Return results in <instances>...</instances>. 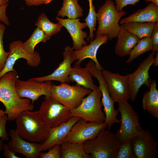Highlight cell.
I'll use <instances>...</instances> for the list:
<instances>
[{"label":"cell","instance_id":"2e32d148","mask_svg":"<svg viewBox=\"0 0 158 158\" xmlns=\"http://www.w3.org/2000/svg\"><path fill=\"white\" fill-rule=\"evenodd\" d=\"M158 142L148 130H144L132 139L133 150L135 158H154L157 155Z\"/></svg>","mask_w":158,"mask_h":158},{"label":"cell","instance_id":"603a6c76","mask_svg":"<svg viewBox=\"0 0 158 158\" xmlns=\"http://www.w3.org/2000/svg\"><path fill=\"white\" fill-rule=\"evenodd\" d=\"M92 77L86 66L82 67L81 63L75 62L71 69L68 78L70 82H75L76 84L92 90L97 86L94 84Z\"/></svg>","mask_w":158,"mask_h":158},{"label":"cell","instance_id":"277c9868","mask_svg":"<svg viewBox=\"0 0 158 158\" xmlns=\"http://www.w3.org/2000/svg\"><path fill=\"white\" fill-rule=\"evenodd\" d=\"M83 144L85 152L92 158H115L120 145L115 134L106 129L101 130L94 139Z\"/></svg>","mask_w":158,"mask_h":158},{"label":"cell","instance_id":"ee69618b","mask_svg":"<svg viewBox=\"0 0 158 158\" xmlns=\"http://www.w3.org/2000/svg\"><path fill=\"white\" fill-rule=\"evenodd\" d=\"M145 2H151L158 6V0H145Z\"/></svg>","mask_w":158,"mask_h":158},{"label":"cell","instance_id":"6da1fadb","mask_svg":"<svg viewBox=\"0 0 158 158\" xmlns=\"http://www.w3.org/2000/svg\"><path fill=\"white\" fill-rule=\"evenodd\" d=\"M18 78L15 71L8 72L0 78V101L5 107L9 121L15 120L21 112L32 111L34 108L30 99L21 98L18 95L15 84Z\"/></svg>","mask_w":158,"mask_h":158},{"label":"cell","instance_id":"7a4b0ae2","mask_svg":"<svg viewBox=\"0 0 158 158\" xmlns=\"http://www.w3.org/2000/svg\"><path fill=\"white\" fill-rule=\"evenodd\" d=\"M15 120L16 130L21 138L31 142L42 143L48 138L50 128L41 120L38 111H23Z\"/></svg>","mask_w":158,"mask_h":158},{"label":"cell","instance_id":"3957f363","mask_svg":"<svg viewBox=\"0 0 158 158\" xmlns=\"http://www.w3.org/2000/svg\"><path fill=\"white\" fill-rule=\"evenodd\" d=\"M126 13L123 11H118L112 0H106L97 13L98 27L96 37L106 35L110 40L116 38L121 28L120 19Z\"/></svg>","mask_w":158,"mask_h":158},{"label":"cell","instance_id":"52a82bcc","mask_svg":"<svg viewBox=\"0 0 158 158\" xmlns=\"http://www.w3.org/2000/svg\"><path fill=\"white\" fill-rule=\"evenodd\" d=\"M44 99L38 114L42 121L49 128L59 126L72 117L70 109L50 96L45 97Z\"/></svg>","mask_w":158,"mask_h":158},{"label":"cell","instance_id":"7bdbcfd3","mask_svg":"<svg viewBox=\"0 0 158 158\" xmlns=\"http://www.w3.org/2000/svg\"><path fill=\"white\" fill-rule=\"evenodd\" d=\"M9 0H0V6L8 4Z\"/></svg>","mask_w":158,"mask_h":158},{"label":"cell","instance_id":"8fae6325","mask_svg":"<svg viewBox=\"0 0 158 158\" xmlns=\"http://www.w3.org/2000/svg\"><path fill=\"white\" fill-rule=\"evenodd\" d=\"M101 72L110 96L114 103L130 99L129 85L126 75H122L104 69Z\"/></svg>","mask_w":158,"mask_h":158},{"label":"cell","instance_id":"e575fe53","mask_svg":"<svg viewBox=\"0 0 158 158\" xmlns=\"http://www.w3.org/2000/svg\"><path fill=\"white\" fill-rule=\"evenodd\" d=\"M152 46V51H158V22L155 23L152 32L150 37Z\"/></svg>","mask_w":158,"mask_h":158},{"label":"cell","instance_id":"74e56055","mask_svg":"<svg viewBox=\"0 0 158 158\" xmlns=\"http://www.w3.org/2000/svg\"><path fill=\"white\" fill-rule=\"evenodd\" d=\"M8 5L0 6V21L7 25H9L8 18L6 14Z\"/></svg>","mask_w":158,"mask_h":158},{"label":"cell","instance_id":"9a60e30c","mask_svg":"<svg viewBox=\"0 0 158 158\" xmlns=\"http://www.w3.org/2000/svg\"><path fill=\"white\" fill-rule=\"evenodd\" d=\"M92 76L97 79L99 83V87L102 94L101 101L105 115L104 122L107 124L108 129L110 130L114 123H119L120 122V120L117 118L119 111L114 108V102L110 96L101 71L98 70L95 71L92 74Z\"/></svg>","mask_w":158,"mask_h":158},{"label":"cell","instance_id":"83f0119b","mask_svg":"<svg viewBox=\"0 0 158 158\" xmlns=\"http://www.w3.org/2000/svg\"><path fill=\"white\" fill-rule=\"evenodd\" d=\"M35 25L45 33L44 42L59 32L63 27L59 22L54 23L51 22L44 13H41L39 15Z\"/></svg>","mask_w":158,"mask_h":158},{"label":"cell","instance_id":"4fadbf2b","mask_svg":"<svg viewBox=\"0 0 158 158\" xmlns=\"http://www.w3.org/2000/svg\"><path fill=\"white\" fill-rule=\"evenodd\" d=\"M15 85L18 96L21 98L30 99L34 104L42 95L45 97L50 96V90L52 84L50 81L40 82L30 79L25 81L18 79Z\"/></svg>","mask_w":158,"mask_h":158},{"label":"cell","instance_id":"484cf974","mask_svg":"<svg viewBox=\"0 0 158 158\" xmlns=\"http://www.w3.org/2000/svg\"><path fill=\"white\" fill-rule=\"evenodd\" d=\"M61 158H92L82 143L65 142L60 145Z\"/></svg>","mask_w":158,"mask_h":158},{"label":"cell","instance_id":"cb8c5ba5","mask_svg":"<svg viewBox=\"0 0 158 158\" xmlns=\"http://www.w3.org/2000/svg\"><path fill=\"white\" fill-rule=\"evenodd\" d=\"M156 82L154 80L151 82L150 90L143 95L142 100V107L154 117L158 118V91Z\"/></svg>","mask_w":158,"mask_h":158},{"label":"cell","instance_id":"ac0fdd59","mask_svg":"<svg viewBox=\"0 0 158 158\" xmlns=\"http://www.w3.org/2000/svg\"><path fill=\"white\" fill-rule=\"evenodd\" d=\"M56 18L69 33L73 41L72 47L74 50H78L83 46L87 45L85 40L87 37V33L82 30L83 29L87 27L86 22H80V18L63 19L57 16Z\"/></svg>","mask_w":158,"mask_h":158},{"label":"cell","instance_id":"7402d4cb","mask_svg":"<svg viewBox=\"0 0 158 158\" xmlns=\"http://www.w3.org/2000/svg\"><path fill=\"white\" fill-rule=\"evenodd\" d=\"M130 22H158V6L151 2L145 7L138 9L128 16L121 19L120 25Z\"/></svg>","mask_w":158,"mask_h":158},{"label":"cell","instance_id":"ab89813d","mask_svg":"<svg viewBox=\"0 0 158 158\" xmlns=\"http://www.w3.org/2000/svg\"><path fill=\"white\" fill-rule=\"evenodd\" d=\"M53 1V0H34L35 6L42 4H47Z\"/></svg>","mask_w":158,"mask_h":158},{"label":"cell","instance_id":"4dcf8cb0","mask_svg":"<svg viewBox=\"0 0 158 158\" xmlns=\"http://www.w3.org/2000/svg\"><path fill=\"white\" fill-rule=\"evenodd\" d=\"M89 9L88 14L85 20L86 21L87 27L90 30L89 35L87 40L92 41L93 39V32L95 30L97 21V13L95 12V7L93 4V0H88Z\"/></svg>","mask_w":158,"mask_h":158},{"label":"cell","instance_id":"f35d334b","mask_svg":"<svg viewBox=\"0 0 158 158\" xmlns=\"http://www.w3.org/2000/svg\"><path fill=\"white\" fill-rule=\"evenodd\" d=\"M4 156L6 158H21V157L16 155L15 153L9 149L8 144L3 145Z\"/></svg>","mask_w":158,"mask_h":158},{"label":"cell","instance_id":"ba28073f","mask_svg":"<svg viewBox=\"0 0 158 158\" xmlns=\"http://www.w3.org/2000/svg\"><path fill=\"white\" fill-rule=\"evenodd\" d=\"M92 90L76 84L71 85L65 83L52 84L50 96L70 110L77 107L83 99Z\"/></svg>","mask_w":158,"mask_h":158},{"label":"cell","instance_id":"f1b7e54d","mask_svg":"<svg viewBox=\"0 0 158 158\" xmlns=\"http://www.w3.org/2000/svg\"><path fill=\"white\" fill-rule=\"evenodd\" d=\"M152 49V44L150 37L140 39L131 51L129 54V57L126 61V63H128L131 62L141 55Z\"/></svg>","mask_w":158,"mask_h":158},{"label":"cell","instance_id":"b9f144b4","mask_svg":"<svg viewBox=\"0 0 158 158\" xmlns=\"http://www.w3.org/2000/svg\"><path fill=\"white\" fill-rule=\"evenodd\" d=\"M28 6H35L34 0H24Z\"/></svg>","mask_w":158,"mask_h":158},{"label":"cell","instance_id":"9c48e42d","mask_svg":"<svg viewBox=\"0 0 158 158\" xmlns=\"http://www.w3.org/2000/svg\"><path fill=\"white\" fill-rule=\"evenodd\" d=\"M155 52L152 51L148 56L139 65L133 73L126 75L128 83L132 101L135 99L139 89L144 85L150 87L151 82L149 71L153 64Z\"/></svg>","mask_w":158,"mask_h":158},{"label":"cell","instance_id":"30bf717a","mask_svg":"<svg viewBox=\"0 0 158 158\" xmlns=\"http://www.w3.org/2000/svg\"><path fill=\"white\" fill-rule=\"evenodd\" d=\"M107 127L105 122H89L81 118L73 125L63 142L83 144L95 138L101 130Z\"/></svg>","mask_w":158,"mask_h":158},{"label":"cell","instance_id":"5b68a950","mask_svg":"<svg viewBox=\"0 0 158 158\" xmlns=\"http://www.w3.org/2000/svg\"><path fill=\"white\" fill-rule=\"evenodd\" d=\"M102 97L101 92L97 86L83 99L79 105L71 110L72 116L80 117L87 122L104 123L105 115L102 109Z\"/></svg>","mask_w":158,"mask_h":158},{"label":"cell","instance_id":"f546056e","mask_svg":"<svg viewBox=\"0 0 158 158\" xmlns=\"http://www.w3.org/2000/svg\"><path fill=\"white\" fill-rule=\"evenodd\" d=\"M45 37V33L37 27L29 39L23 43L22 47L28 53L33 54L35 52V48L36 45L41 42H44Z\"/></svg>","mask_w":158,"mask_h":158},{"label":"cell","instance_id":"d6986e66","mask_svg":"<svg viewBox=\"0 0 158 158\" xmlns=\"http://www.w3.org/2000/svg\"><path fill=\"white\" fill-rule=\"evenodd\" d=\"M77 116H72L67 122L56 127L50 128L47 139L42 143L40 151H44L56 145H61L63 142L73 125L81 119Z\"/></svg>","mask_w":158,"mask_h":158},{"label":"cell","instance_id":"bcb514c9","mask_svg":"<svg viewBox=\"0 0 158 158\" xmlns=\"http://www.w3.org/2000/svg\"><path fill=\"white\" fill-rule=\"evenodd\" d=\"M5 114V111L2 109H0V117Z\"/></svg>","mask_w":158,"mask_h":158},{"label":"cell","instance_id":"8d00e7d4","mask_svg":"<svg viewBox=\"0 0 158 158\" xmlns=\"http://www.w3.org/2000/svg\"><path fill=\"white\" fill-rule=\"evenodd\" d=\"M140 0H115V7L118 12L123 11V8L128 5H135Z\"/></svg>","mask_w":158,"mask_h":158},{"label":"cell","instance_id":"8992f818","mask_svg":"<svg viewBox=\"0 0 158 158\" xmlns=\"http://www.w3.org/2000/svg\"><path fill=\"white\" fill-rule=\"evenodd\" d=\"M118 111L121 114V126L115 134L120 144L142 133L144 130L139 123V118L127 100L118 102Z\"/></svg>","mask_w":158,"mask_h":158},{"label":"cell","instance_id":"d6a6232c","mask_svg":"<svg viewBox=\"0 0 158 158\" xmlns=\"http://www.w3.org/2000/svg\"><path fill=\"white\" fill-rule=\"evenodd\" d=\"M6 29L5 26L0 21V72L5 66L9 52L6 51L4 47L3 38Z\"/></svg>","mask_w":158,"mask_h":158},{"label":"cell","instance_id":"ffe728a7","mask_svg":"<svg viewBox=\"0 0 158 158\" xmlns=\"http://www.w3.org/2000/svg\"><path fill=\"white\" fill-rule=\"evenodd\" d=\"M108 40L106 35L99 36L90 41L89 45L84 46L78 50H74L73 55L76 62L81 63L85 59L90 58L95 63L97 68L102 71L103 68L97 60V53L100 46L106 44Z\"/></svg>","mask_w":158,"mask_h":158},{"label":"cell","instance_id":"4316f807","mask_svg":"<svg viewBox=\"0 0 158 158\" xmlns=\"http://www.w3.org/2000/svg\"><path fill=\"white\" fill-rule=\"evenodd\" d=\"M78 0H63L62 6L57 12L58 17L67 16L70 19L79 18L83 16V10Z\"/></svg>","mask_w":158,"mask_h":158},{"label":"cell","instance_id":"836d02e7","mask_svg":"<svg viewBox=\"0 0 158 158\" xmlns=\"http://www.w3.org/2000/svg\"><path fill=\"white\" fill-rule=\"evenodd\" d=\"M46 152H40L38 157L40 158H61L60 145H56Z\"/></svg>","mask_w":158,"mask_h":158},{"label":"cell","instance_id":"1f68e13d","mask_svg":"<svg viewBox=\"0 0 158 158\" xmlns=\"http://www.w3.org/2000/svg\"><path fill=\"white\" fill-rule=\"evenodd\" d=\"M115 158H135L133 150L132 139L120 144Z\"/></svg>","mask_w":158,"mask_h":158},{"label":"cell","instance_id":"f6af8a7d","mask_svg":"<svg viewBox=\"0 0 158 158\" xmlns=\"http://www.w3.org/2000/svg\"><path fill=\"white\" fill-rule=\"evenodd\" d=\"M3 141L2 139H0V152L3 150L4 145Z\"/></svg>","mask_w":158,"mask_h":158},{"label":"cell","instance_id":"d4e9b609","mask_svg":"<svg viewBox=\"0 0 158 158\" xmlns=\"http://www.w3.org/2000/svg\"><path fill=\"white\" fill-rule=\"evenodd\" d=\"M155 23L130 22L123 23L120 26L140 39L150 37Z\"/></svg>","mask_w":158,"mask_h":158},{"label":"cell","instance_id":"e0dca14e","mask_svg":"<svg viewBox=\"0 0 158 158\" xmlns=\"http://www.w3.org/2000/svg\"><path fill=\"white\" fill-rule=\"evenodd\" d=\"M11 141L8 145L10 150L14 153H20L27 158H37L40 152V148L42 143L28 142L21 138L16 130L11 129L8 133Z\"/></svg>","mask_w":158,"mask_h":158},{"label":"cell","instance_id":"5bb4252c","mask_svg":"<svg viewBox=\"0 0 158 158\" xmlns=\"http://www.w3.org/2000/svg\"><path fill=\"white\" fill-rule=\"evenodd\" d=\"M74 49L69 45L64 48L63 53V60L59 64L58 67L51 74L44 76L30 78L38 82L56 80L61 83L69 84L68 76L72 68L71 65L75 61L73 55Z\"/></svg>","mask_w":158,"mask_h":158},{"label":"cell","instance_id":"60d3db41","mask_svg":"<svg viewBox=\"0 0 158 158\" xmlns=\"http://www.w3.org/2000/svg\"><path fill=\"white\" fill-rule=\"evenodd\" d=\"M155 56L154 57V61L153 64L154 67L158 66V52H156L155 53Z\"/></svg>","mask_w":158,"mask_h":158},{"label":"cell","instance_id":"d590c367","mask_svg":"<svg viewBox=\"0 0 158 158\" xmlns=\"http://www.w3.org/2000/svg\"><path fill=\"white\" fill-rule=\"evenodd\" d=\"M7 120V115L6 114L0 117V138H1L3 141H8L9 140L6 128Z\"/></svg>","mask_w":158,"mask_h":158},{"label":"cell","instance_id":"44dd1931","mask_svg":"<svg viewBox=\"0 0 158 158\" xmlns=\"http://www.w3.org/2000/svg\"><path fill=\"white\" fill-rule=\"evenodd\" d=\"M118 34L115 45V54L120 57L129 54L131 51L140 39L121 27Z\"/></svg>","mask_w":158,"mask_h":158},{"label":"cell","instance_id":"7c38bea8","mask_svg":"<svg viewBox=\"0 0 158 158\" xmlns=\"http://www.w3.org/2000/svg\"><path fill=\"white\" fill-rule=\"evenodd\" d=\"M23 43L20 40H16L10 44L9 54L4 68L0 72V78L8 72L16 71L13 68V66L19 59H25L27 64L31 67H36L40 64L41 58L39 53L35 51L33 54H29L22 47Z\"/></svg>","mask_w":158,"mask_h":158}]
</instances>
